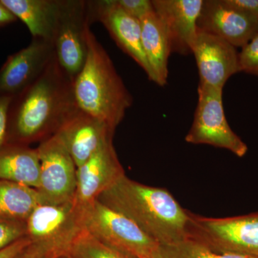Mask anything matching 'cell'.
<instances>
[{
  "mask_svg": "<svg viewBox=\"0 0 258 258\" xmlns=\"http://www.w3.org/2000/svg\"><path fill=\"white\" fill-rule=\"evenodd\" d=\"M55 55L52 42L32 38L26 47L10 55L0 69V94L14 97L42 74Z\"/></svg>",
  "mask_w": 258,
  "mask_h": 258,
  "instance_id": "obj_13",
  "label": "cell"
},
{
  "mask_svg": "<svg viewBox=\"0 0 258 258\" xmlns=\"http://www.w3.org/2000/svg\"><path fill=\"white\" fill-rule=\"evenodd\" d=\"M198 28L242 48L257 35L258 18L232 9L224 0H203Z\"/></svg>",
  "mask_w": 258,
  "mask_h": 258,
  "instance_id": "obj_14",
  "label": "cell"
},
{
  "mask_svg": "<svg viewBox=\"0 0 258 258\" xmlns=\"http://www.w3.org/2000/svg\"><path fill=\"white\" fill-rule=\"evenodd\" d=\"M87 6L90 23L98 21L103 24L117 45L154 82V74L142 46L140 20L127 14L116 0L87 1Z\"/></svg>",
  "mask_w": 258,
  "mask_h": 258,
  "instance_id": "obj_10",
  "label": "cell"
},
{
  "mask_svg": "<svg viewBox=\"0 0 258 258\" xmlns=\"http://www.w3.org/2000/svg\"><path fill=\"white\" fill-rule=\"evenodd\" d=\"M27 237L55 258L69 254L83 228L82 210L73 201L40 204L27 218Z\"/></svg>",
  "mask_w": 258,
  "mask_h": 258,
  "instance_id": "obj_6",
  "label": "cell"
},
{
  "mask_svg": "<svg viewBox=\"0 0 258 258\" xmlns=\"http://www.w3.org/2000/svg\"><path fill=\"white\" fill-rule=\"evenodd\" d=\"M60 258H75V257H73V256H71V254H66V255L62 256V257H61Z\"/></svg>",
  "mask_w": 258,
  "mask_h": 258,
  "instance_id": "obj_31",
  "label": "cell"
},
{
  "mask_svg": "<svg viewBox=\"0 0 258 258\" xmlns=\"http://www.w3.org/2000/svg\"><path fill=\"white\" fill-rule=\"evenodd\" d=\"M30 243L31 241L28 237H24L11 245L8 246L6 248L0 250V258H14Z\"/></svg>",
  "mask_w": 258,
  "mask_h": 258,
  "instance_id": "obj_29",
  "label": "cell"
},
{
  "mask_svg": "<svg viewBox=\"0 0 258 258\" xmlns=\"http://www.w3.org/2000/svg\"><path fill=\"white\" fill-rule=\"evenodd\" d=\"M18 20L0 2V28L15 23Z\"/></svg>",
  "mask_w": 258,
  "mask_h": 258,
  "instance_id": "obj_30",
  "label": "cell"
},
{
  "mask_svg": "<svg viewBox=\"0 0 258 258\" xmlns=\"http://www.w3.org/2000/svg\"><path fill=\"white\" fill-rule=\"evenodd\" d=\"M40 204L41 199L37 189L0 180V219L26 221Z\"/></svg>",
  "mask_w": 258,
  "mask_h": 258,
  "instance_id": "obj_20",
  "label": "cell"
},
{
  "mask_svg": "<svg viewBox=\"0 0 258 258\" xmlns=\"http://www.w3.org/2000/svg\"><path fill=\"white\" fill-rule=\"evenodd\" d=\"M113 140L106 142L83 165L77 168L74 201L81 209L96 201L103 191L125 175Z\"/></svg>",
  "mask_w": 258,
  "mask_h": 258,
  "instance_id": "obj_12",
  "label": "cell"
},
{
  "mask_svg": "<svg viewBox=\"0 0 258 258\" xmlns=\"http://www.w3.org/2000/svg\"><path fill=\"white\" fill-rule=\"evenodd\" d=\"M26 25L32 38L54 42L63 0H0ZM54 44V43H53Z\"/></svg>",
  "mask_w": 258,
  "mask_h": 258,
  "instance_id": "obj_17",
  "label": "cell"
},
{
  "mask_svg": "<svg viewBox=\"0 0 258 258\" xmlns=\"http://www.w3.org/2000/svg\"><path fill=\"white\" fill-rule=\"evenodd\" d=\"M142 41L144 53L159 86L167 83L168 61L171 53L165 28L155 12L140 20Z\"/></svg>",
  "mask_w": 258,
  "mask_h": 258,
  "instance_id": "obj_19",
  "label": "cell"
},
{
  "mask_svg": "<svg viewBox=\"0 0 258 258\" xmlns=\"http://www.w3.org/2000/svg\"><path fill=\"white\" fill-rule=\"evenodd\" d=\"M86 62L74 80L76 103L81 111L115 130L133 98L91 26L86 29Z\"/></svg>",
  "mask_w": 258,
  "mask_h": 258,
  "instance_id": "obj_3",
  "label": "cell"
},
{
  "mask_svg": "<svg viewBox=\"0 0 258 258\" xmlns=\"http://www.w3.org/2000/svg\"><path fill=\"white\" fill-rule=\"evenodd\" d=\"M191 53L198 64L200 85L223 89L231 76L241 72L237 48L198 28Z\"/></svg>",
  "mask_w": 258,
  "mask_h": 258,
  "instance_id": "obj_11",
  "label": "cell"
},
{
  "mask_svg": "<svg viewBox=\"0 0 258 258\" xmlns=\"http://www.w3.org/2000/svg\"><path fill=\"white\" fill-rule=\"evenodd\" d=\"M40 159L41 204H61L73 201L77 186V166L57 134L36 148Z\"/></svg>",
  "mask_w": 258,
  "mask_h": 258,
  "instance_id": "obj_8",
  "label": "cell"
},
{
  "mask_svg": "<svg viewBox=\"0 0 258 258\" xmlns=\"http://www.w3.org/2000/svg\"><path fill=\"white\" fill-rule=\"evenodd\" d=\"M13 97L0 94V149L8 144V116Z\"/></svg>",
  "mask_w": 258,
  "mask_h": 258,
  "instance_id": "obj_26",
  "label": "cell"
},
{
  "mask_svg": "<svg viewBox=\"0 0 258 258\" xmlns=\"http://www.w3.org/2000/svg\"><path fill=\"white\" fill-rule=\"evenodd\" d=\"M40 164L37 149L8 144L0 149V180L38 189Z\"/></svg>",
  "mask_w": 258,
  "mask_h": 258,
  "instance_id": "obj_18",
  "label": "cell"
},
{
  "mask_svg": "<svg viewBox=\"0 0 258 258\" xmlns=\"http://www.w3.org/2000/svg\"><path fill=\"white\" fill-rule=\"evenodd\" d=\"M241 72L258 78V34L239 52Z\"/></svg>",
  "mask_w": 258,
  "mask_h": 258,
  "instance_id": "obj_24",
  "label": "cell"
},
{
  "mask_svg": "<svg viewBox=\"0 0 258 258\" xmlns=\"http://www.w3.org/2000/svg\"><path fill=\"white\" fill-rule=\"evenodd\" d=\"M188 239L223 253L258 257V212L226 218L190 212Z\"/></svg>",
  "mask_w": 258,
  "mask_h": 258,
  "instance_id": "obj_5",
  "label": "cell"
},
{
  "mask_svg": "<svg viewBox=\"0 0 258 258\" xmlns=\"http://www.w3.org/2000/svg\"><path fill=\"white\" fill-rule=\"evenodd\" d=\"M116 2L127 14L139 20L154 10L152 2L149 0H116Z\"/></svg>",
  "mask_w": 258,
  "mask_h": 258,
  "instance_id": "obj_25",
  "label": "cell"
},
{
  "mask_svg": "<svg viewBox=\"0 0 258 258\" xmlns=\"http://www.w3.org/2000/svg\"><path fill=\"white\" fill-rule=\"evenodd\" d=\"M154 12L165 28L171 52L191 53L203 0H153Z\"/></svg>",
  "mask_w": 258,
  "mask_h": 258,
  "instance_id": "obj_15",
  "label": "cell"
},
{
  "mask_svg": "<svg viewBox=\"0 0 258 258\" xmlns=\"http://www.w3.org/2000/svg\"><path fill=\"white\" fill-rule=\"evenodd\" d=\"M115 129L79 110L57 132L77 168L83 165L101 146L113 139Z\"/></svg>",
  "mask_w": 258,
  "mask_h": 258,
  "instance_id": "obj_16",
  "label": "cell"
},
{
  "mask_svg": "<svg viewBox=\"0 0 258 258\" xmlns=\"http://www.w3.org/2000/svg\"><path fill=\"white\" fill-rule=\"evenodd\" d=\"M159 258H258L256 256L223 253L212 250L196 241L186 239L170 245H161Z\"/></svg>",
  "mask_w": 258,
  "mask_h": 258,
  "instance_id": "obj_21",
  "label": "cell"
},
{
  "mask_svg": "<svg viewBox=\"0 0 258 258\" xmlns=\"http://www.w3.org/2000/svg\"><path fill=\"white\" fill-rule=\"evenodd\" d=\"M69 254L75 258H137L97 240L86 230L74 241Z\"/></svg>",
  "mask_w": 258,
  "mask_h": 258,
  "instance_id": "obj_22",
  "label": "cell"
},
{
  "mask_svg": "<svg viewBox=\"0 0 258 258\" xmlns=\"http://www.w3.org/2000/svg\"><path fill=\"white\" fill-rule=\"evenodd\" d=\"M97 200L128 217L161 246L188 239L190 212L164 188L141 184L125 174Z\"/></svg>",
  "mask_w": 258,
  "mask_h": 258,
  "instance_id": "obj_2",
  "label": "cell"
},
{
  "mask_svg": "<svg viewBox=\"0 0 258 258\" xmlns=\"http://www.w3.org/2000/svg\"><path fill=\"white\" fill-rule=\"evenodd\" d=\"M91 26L87 1L63 0L60 20L54 37L56 58L73 80L81 72L86 57V29Z\"/></svg>",
  "mask_w": 258,
  "mask_h": 258,
  "instance_id": "obj_9",
  "label": "cell"
},
{
  "mask_svg": "<svg viewBox=\"0 0 258 258\" xmlns=\"http://www.w3.org/2000/svg\"><path fill=\"white\" fill-rule=\"evenodd\" d=\"M14 258H55L50 252L45 249L37 245V244L30 243L23 249L20 253L17 254Z\"/></svg>",
  "mask_w": 258,
  "mask_h": 258,
  "instance_id": "obj_28",
  "label": "cell"
},
{
  "mask_svg": "<svg viewBox=\"0 0 258 258\" xmlns=\"http://www.w3.org/2000/svg\"><path fill=\"white\" fill-rule=\"evenodd\" d=\"M81 210L83 228L97 240L137 258H159L160 244L128 217L98 200Z\"/></svg>",
  "mask_w": 258,
  "mask_h": 258,
  "instance_id": "obj_4",
  "label": "cell"
},
{
  "mask_svg": "<svg viewBox=\"0 0 258 258\" xmlns=\"http://www.w3.org/2000/svg\"><path fill=\"white\" fill-rule=\"evenodd\" d=\"M74 80L56 55L35 81L13 97L8 116V144L30 146L55 135L79 108Z\"/></svg>",
  "mask_w": 258,
  "mask_h": 258,
  "instance_id": "obj_1",
  "label": "cell"
},
{
  "mask_svg": "<svg viewBox=\"0 0 258 258\" xmlns=\"http://www.w3.org/2000/svg\"><path fill=\"white\" fill-rule=\"evenodd\" d=\"M232 9L258 18V0H224Z\"/></svg>",
  "mask_w": 258,
  "mask_h": 258,
  "instance_id": "obj_27",
  "label": "cell"
},
{
  "mask_svg": "<svg viewBox=\"0 0 258 258\" xmlns=\"http://www.w3.org/2000/svg\"><path fill=\"white\" fill-rule=\"evenodd\" d=\"M222 91L223 89L199 84L198 106L185 140L189 144H208L227 149L237 157H242L248 148L227 122Z\"/></svg>",
  "mask_w": 258,
  "mask_h": 258,
  "instance_id": "obj_7",
  "label": "cell"
},
{
  "mask_svg": "<svg viewBox=\"0 0 258 258\" xmlns=\"http://www.w3.org/2000/svg\"><path fill=\"white\" fill-rule=\"evenodd\" d=\"M26 237L25 221L0 219V250Z\"/></svg>",
  "mask_w": 258,
  "mask_h": 258,
  "instance_id": "obj_23",
  "label": "cell"
}]
</instances>
